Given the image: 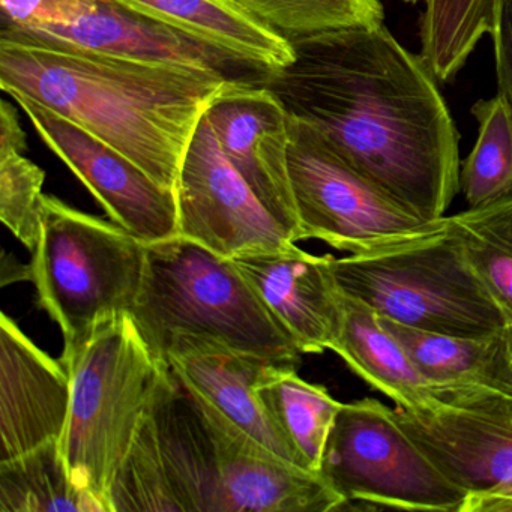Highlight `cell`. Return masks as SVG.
Returning a JSON list of instances; mask_svg holds the SVG:
<instances>
[{
	"instance_id": "obj_25",
	"label": "cell",
	"mask_w": 512,
	"mask_h": 512,
	"mask_svg": "<svg viewBox=\"0 0 512 512\" xmlns=\"http://www.w3.org/2000/svg\"><path fill=\"white\" fill-rule=\"evenodd\" d=\"M496 0H427L421 20V56L437 80L449 82L485 35Z\"/></svg>"
},
{
	"instance_id": "obj_33",
	"label": "cell",
	"mask_w": 512,
	"mask_h": 512,
	"mask_svg": "<svg viewBox=\"0 0 512 512\" xmlns=\"http://www.w3.org/2000/svg\"><path fill=\"white\" fill-rule=\"evenodd\" d=\"M406 2H409V4H415V2H418V0H406Z\"/></svg>"
},
{
	"instance_id": "obj_24",
	"label": "cell",
	"mask_w": 512,
	"mask_h": 512,
	"mask_svg": "<svg viewBox=\"0 0 512 512\" xmlns=\"http://www.w3.org/2000/svg\"><path fill=\"white\" fill-rule=\"evenodd\" d=\"M448 227L506 325H512V194L451 215Z\"/></svg>"
},
{
	"instance_id": "obj_14",
	"label": "cell",
	"mask_w": 512,
	"mask_h": 512,
	"mask_svg": "<svg viewBox=\"0 0 512 512\" xmlns=\"http://www.w3.org/2000/svg\"><path fill=\"white\" fill-rule=\"evenodd\" d=\"M193 394L208 422L217 452V512H331L344 509L340 494L335 493L319 473L278 457L196 392Z\"/></svg>"
},
{
	"instance_id": "obj_27",
	"label": "cell",
	"mask_w": 512,
	"mask_h": 512,
	"mask_svg": "<svg viewBox=\"0 0 512 512\" xmlns=\"http://www.w3.org/2000/svg\"><path fill=\"white\" fill-rule=\"evenodd\" d=\"M286 40L346 29L377 28L385 10L380 0H235Z\"/></svg>"
},
{
	"instance_id": "obj_2",
	"label": "cell",
	"mask_w": 512,
	"mask_h": 512,
	"mask_svg": "<svg viewBox=\"0 0 512 512\" xmlns=\"http://www.w3.org/2000/svg\"><path fill=\"white\" fill-rule=\"evenodd\" d=\"M233 79L0 28V88L49 107L176 190L200 121Z\"/></svg>"
},
{
	"instance_id": "obj_31",
	"label": "cell",
	"mask_w": 512,
	"mask_h": 512,
	"mask_svg": "<svg viewBox=\"0 0 512 512\" xmlns=\"http://www.w3.org/2000/svg\"><path fill=\"white\" fill-rule=\"evenodd\" d=\"M28 137L20 124L17 110L7 100L0 103V158L11 154H25Z\"/></svg>"
},
{
	"instance_id": "obj_6",
	"label": "cell",
	"mask_w": 512,
	"mask_h": 512,
	"mask_svg": "<svg viewBox=\"0 0 512 512\" xmlns=\"http://www.w3.org/2000/svg\"><path fill=\"white\" fill-rule=\"evenodd\" d=\"M331 268L344 295L409 328L484 337L506 326L449 227L376 253L332 256Z\"/></svg>"
},
{
	"instance_id": "obj_19",
	"label": "cell",
	"mask_w": 512,
	"mask_h": 512,
	"mask_svg": "<svg viewBox=\"0 0 512 512\" xmlns=\"http://www.w3.org/2000/svg\"><path fill=\"white\" fill-rule=\"evenodd\" d=\"M227 53L257 73H271L295 58L292 43L257 20L235 0H115Z\"/></svg>"
},
{
	"instance_id": "obj_1",
	"label": "cell",
	"mask_w": 512,
	"mask_h": 512,
	"mask_svg": "<svg viewBox=\"0 0 512 512\" xmlns=\"http://www.w3.org/2000/svg\"><path fill=\"white\" fill-rule=\"evenodd\" d=\"M290 43L293 61L259 77L289 118L407 211L445 218L460 191V136L424 58L383 25Z\"/></svg>"
},
{
	"instance_id": "obj_13",
	"label": "cell",
	"mask_w": 512,
	"mask_h": 512,
	"mask_svg": "<svg viewBox=\"0 0 512 512\" xmlns=\"http://www.w3.org/2000/svg\"><path fill=\"white\" fill-rule=\"evenodd\" d=\"M206 115L227 160L292 241H299L289 170L290 118L283 103L259 77L230 80Z\"/></svg>"
},
{
	"instance_id": "obj_18",
	"label": "cell",
	"mask_w": 512,
	"mask_h": 512,
	"mask_svg": "<svg viewBox=\"0 0 512 512\" xmlns=\"http://www.w3.org/2000/svg\"><path fill=\"white\" fill-rule=\"evenodd\" d=\"M149 415L179 512H217L214 439L197 398L170 367L158 386Z\"/></svg>"
},
{
	"instance_id": "obj_10",
	"label": "cell",
	"mask_w": 512,
	"mask_h": 512,
	"mask_svg": "<svg viewBox=\"0 0 512 512\" xmlns=\"http://www.w3.org/2000/svg\"><path fill=\"white\" fill-rule=\"evenodd\" d=\"M398 424L466 493L461 512H512V400L460 392L434 409L394 407Z\"/></svg>"
},
{
	"instance_id": "obj_32",
	"label": "cell",
	"mask_w": 512,
	"mask_h": 512,
	"mask_svg": "<svg viewBox=\"0 0 512 512\" xmlns=\"http://www.w3.org/2000/svg\"><path fill=\"white\" fill-rule=\"evenodd\" d=\"M503 338H505L506 352H508L509 364L512 368V325H506L503 328Z\"/></svg>"
},
{
	"instance_id": "obj_23",
	"label": "cell",
	"mask_w": 512,
	"mask_h": 512,
	"mask_svg": "<svg viewBox=\"0 0 512 512\" xmlns=\"http://www.w3.org/2000/svg\"><path fill=\"white\" fill-rule=\"evenodd\" d=\"M67 511L107 512L100 500L74 484L61 440L0 461V512Z\"/></svg>"
},
{
	"instance_id": "obj_28",
	"label": "cell",
	"mask_w": 512,
	"mask_h": 512,
	"mask_svg": "<svg viewBox=\"0 0 512 512\" xmlns=\"http://www.w3.org/2000/svg\"><path fill=\"white\" fill-rule=\"evenodd\" d=\"M109 503L110 512L179 511L167 481L149 410L116 470Z\"/></svg>"
},
{
	"instance_id": "obj_5",
	"label": "cell",
	"mask_w": 512,
	"mask_h": 512,
	"mask_svg": "<svg viewBox=\"0 0 512 512\" xmlns=\"http://www.w3.org/2000/svg\"><path fill=\"white\" fill-rule=\"evenodd\" d=\"M148 244L115 221L43 196V223L29 265L41 307L64 334V355L76 352L95 329L131 313L146 268Z\"/></svg>"
},
{
	"instance_id": "obj_8",
	"label": "cell",
	"mask_w": 512,
	"mask_h": 512,
	"mask_svg": "<svg viewBox=\"0 0 512 512\" xmlns=\"http://www.w3.org/2000/svg\"><path fill=\"white\" fill-rule=\"evenodd\" d=\"M290 137L299 241L317 239L347 254H368L448 229V217L428 221L407 211L301 122L290 119Z\"/></svg>"
},
{
	"instance_id": "obj_29",
	"label": "cell",
	"mask_w": 512,
	"mask_h": 512,
	"mask_svg": "<svg viewBox=\"0 0 512 512\" xmlns=\"http://www.w3.org/2000/svg\"><path fill=\"white\" fill-rule=\"evenodd\" d=\"M46 173L23 154L0 158V220L34 253L43 223Z\"/></svg>"
},
{
	"instance_id": "obj_12",
	"label": "cell",
	"mask_w": 512,
	"mask_h": 512,
	"mask_svg": "<svg viewBox=\"0 0 512 512\" xmlns=\"http://www.w3.org/2000/svg\"><path fill=\"white\" fill-rule=\"evenodd\" d=\"M10 97L112 221L145 244L179 236L175 191L158 184L130 158L49 107L25 95Z\"/></svg>"
},
{
	"instance_id": "obj_17",
	"label": "cell",
	"mask_w": 512,
	"mask_h": 512,
	"mask_svg": "<svg viewBox=\"0 0 512 512\" xmlns=\"http://www.w3.org/2000/svg\"><path fill=\"white\" fill-rule=\"evenodd\" d=\"M163 361L185 386L236 427L283 460L304 467L298 452L257 392V385L268 368L278 361L193 335L173 338Z\"/></svg>"
},
{
	"instance_id": "obj_21",
	"label": "cell",
	"mask_w": 512,
	"mask_h": 512,
	"mask_svg": "<svg viewBox=\"0 0 512 512\" xmlns=\"http://www.w3.org/2000/svg\"><path fill=\"white\" fill-rule=\"evenodd\" d=\"M419 373L445 392H488L512 400V368L503 329L484 337L436 334L380 317Z\"/></svg>"
},
{
	"instance_id": "obj_4",
	"label": "cell",
	"mask_w": 512,
	"mask_h": 512,
	"mask_svg": "<svg viewBox=\"0 0 512 512\" xmlns=\"http://www.w3.org/2000/svg\"><path fill=\"white\" fill-rule=\"evenodd\" d=\"M62 362L71 385L62 454L74 484L110 512L116 470L169 365L152 353L130 313L101 323Z\"/></svg>"
},
{
	"instance_id": "obj_16",
	"label": "cell",
	"mask_w": 512,
	"mask_h": 512,
	"mask_svg": "<svg viewBox=\"0 0 512 512\" xmlns=\"http://www.w3.org/2000/svg\"><path fill=\"white\" fill-rule=\"evenodd\" d=\"M331 257L313 256L290 244L232 259L302 353L331 350L340 332L343 292Z\"/></svg>"
},
{
	"instance_id": "obj_3",
	"label": "cell",
	"mask_w": 512,
	"mask_h": 512,
	"mask_svg": "<svg viewBox=\"0 0 512 512\" xmlns=\"http://www.w3.org/2000/svg\"><path fill=\"white\" fill-rule=\"evenodd\" d=\"M130 314L161 361L181 335L272 361L298 364L302 353L232 259L182 236L148 244L142 289Z\"/></svg>"
},
{
	"instance_id": "obj_20",
	"label": "cell",
	"mask_w": 512,
	"mask_h": 512,
	"mask_svg": "<svg viewBox=\"0 0 512 512\" xmlns=\"http://www.w3.org/2000/svg\"><path fill=\"white\" fill-rule=\"evenodd\" d=\"M331 350L356 376L403 409H434L451 394L419 373L373 308L344 293L343 319Z\"/></svg>"
},
{
	"instance_id": "obj_11",
	"label": "cell",
	"mask_w": 512,
	"mask_h": 512,
	"mask_svg": "<svg viewBox=\"0 0 512 512\" xmlns=\"http://www.w3.org/2000/svg\"><path fill=\"white\" fill-rule=\"evenodd\" d=\"M179 236L226 259L295 244L221 151L208 115L185 154L176 185Z\"/></svg>"
},
{
	"instance_id": "obj_22",
	"label": "cell",
	"mask_w": 512,
	"mask_h": 512,
	"mask_svg": "<svg viewBox=\"0 0 512 512\" xmlns=\"http://www.w3.org/2000/svg\"><path fill=\"white\" fill-rule=\"evenodd\" d=\"M296 365L274 362L257 385V392L305 469L319 473L329 433L343 403L334 400L323 386L301 379Z\"/></svg>"
},
{
	"instance_id": "obj_7",
	"label": "cell",
	"mask_w": 512,
	"mask_h": 512,
	"mask_svg": "<svg viewBox=\"0 0 512 512\" xmlns=\"http://www.w3.org/2000/svg\"><path fill=\"white\" fill-rule=\"evenodd\" d=\"M319 475L344 509L461 512L466 493L452 484L376 398L343 404L323 451Z\"/></svg>"
},
{
	"instance_id": "obj_26",
	"label": "cell",
	"mask_w": 512,
	"mask_h": 512,
	"mask_svg": "<svg viewBox=\"0 0 512 512\" xmlns=\"http://www.w3.org/2000/svg\"><path fill=\"white\" fill-rule=\"evenodd\" d=\"M478 140L460 166V191L469 208L512 194V110L502 95L472 107Z\"/></svg>"
},
{
	"instance_id": "obj_9",
	"label": "cell",
	"mask_w": 512,
	"mask_h": 512,
	"mask_svg": "<svg viewBox=\"0 0 512 512\" xmlns=\"http://www.w3.org/2000/svg\"><path fill=\"white\" fill-rule=\"evenodd\" d=\"M2 28L88 52L182 65L227 79L262 77L248 65L115 0H0Z\"/></svg>"
},
{
	"instance_id": "obj_15",
	"label": "cell",
	"mask_w": 512,
	"mask_h": 512,
	"mask_svg": "<svg viewBox=\"0 0 512 512\" xmlns=\"http://www.w3.org/2000/svg\"><path fill=\"white\" fill-rule=\"evenodd\" d=\"M70 374L7 314L0 317V461L61 440L70 410Z\"/></svg>"
},
{
	"instance_id": "obj_30",
	"label": "cell",
	"mask_w": 512,
	"mask_h": 512,
	"mask_svg": "<svg viewBox=\"0 0 512 512\" xmlns=\"http://www.w3.org/2000/svg\"><path fill=\"white\" fill-rule=\"evenodd\" d=\"M491 40L496 62L497 94L512 110V0H496Z\"/></svg>"
}]
</instances>
